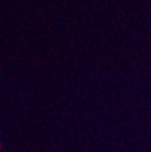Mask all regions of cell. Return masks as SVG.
<instances>
[{
    "instance_id": "6da1fadb",
    "label": "cell",
    "mask_w": 151,
    "mask_h": 152,
    "mask_svg": "<svg viewBox=\"0 0 151 152\" xmlns=\"http://www.w3.org/2000/svg\"><path fill=\"white\" fill-rule=\"evenodd\" d=\"M0 148H1V142H0Z\"/></svg>"
}]
</instances>
